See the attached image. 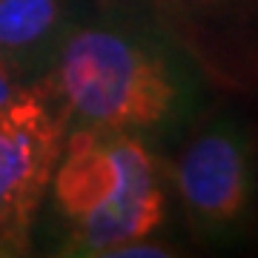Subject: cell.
<instances>
[{"label":"cell","mask_w":258,"mask_h":258,"mask_svg":"<svg viewBox=\"0 0 258 258\" xmlns=\"http://www.w3.org/2000/svg\"><path fill=\"white\" fill-rule=\"evenodd\" d=\"M40 81L69 126H109L149 141L189 123L192 83L201 78L149 20L101 15L69 29Z\"/></svg>","instance_id":"6da1fadb"},{"label":"cell","mask_w":258,"mask_h":258,"mask_svg":"<svg viewBox=\"0 0 258 258\" xmlns=\"http://www.w3.org/2000/svg\"><path fill=\"white\" fill-rule=\"evenodd\" d=\"M169 172L147 138L109 126L66 129L49 181V218L60 255L109 258L152 238L169 212Z\"/></svg>","instance_id":"7a4b0ae2"},{"label":"cell","mask_w":258,"mask_h":258,"mask_svg":"<svg viewBox=\"0 0 258 258\" xmlns=\"http://www.w3.org/2000/svg\"><path fill=\"white\" fill-rule=\"evenodd\" d=\"M166 172L195 244L232 247L247 238L258 204V144L255 129L230 106L201 112L186 123Z\"/></svg>","instance_id":"3957f363"},{"label":"cell","mask_w":258,"mask_h":258,"mask_svg":"<svg viewBox=\"0 0 258 258\" xmlns=\"http://www.w3.org/2000/svg\"><path fill=\"white\" fill-rule=\"evenodd\" d=\"M66 129V112L43 81L0 109V258L32 252Z\"/></svg>","instance_id":"277c9868"},{"label":"cell","mask_w":258,"mask_h":258,"mask_svg":"<svg viewBox=\"0 0 258 258\" xmlns=\"http://www.w3.org/2000/svg\"><path fill=\"white\" fill-rule=\"evenodd\" d=\"M149 23L232 101L258 95V0H152Z\"/></svg>","instance_id":"5b68a950"},{"label":"cell","mask_w":258,"mask_h":258,"mask_svg":"<svg viewBox=\"0 0 258 258\" xmlns=\"http://www.w3.org/2000/svg\"><path fill=\"white\" fill-rule=\"evenodd\" d=\"M72 26V0H0V57L35 83L52 69Z\"/></svg>","instance_id":"8992f818"},{"label":"cell","mask_w":258,"mask_h":258,"mask_svg":"<svg viewBox=\"0 0 258 258\" xmlns=\"http://www.w3.org/2000/svg\"><path fill=\"white\" fill-rule=\"evenodd\" d=\"M184 249H178L175 244L169 241H161V238H141V241H132L126 247H118L109 258H169V255H181Z\"/></svg>","instance_id":"52a82bcc"},{"label":"cell","mask_w":258,"mask_h":258,"mask_svg":"<svg viewBox=\"0 0 258 258\" xmlns=\"http://www.w3.org/2000/svg\"><path fill=\"white\" fill-rule=\"evenodd\" d=\"M152 0H92V9L106 18H135L149 20Z\"/></svg>","instance_id":"ba28073f"},{"label":"cell","mask_w":258,"mask_h":258,"mask_svg":"<svg viewBox=\"0 0 258 258\" xmlns=\"http://www.w3.org/2000/svg\"><path fill=\"white\" fill-rule=\"evenodd\" d=\"M26 86H29V83L20 78L18 69L0 57V109H3V106H9V103L15 101L23 89H26Z\"/></svg>","instance_id":"9c48e42d"}]
</instances>
